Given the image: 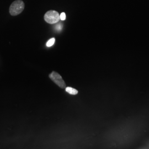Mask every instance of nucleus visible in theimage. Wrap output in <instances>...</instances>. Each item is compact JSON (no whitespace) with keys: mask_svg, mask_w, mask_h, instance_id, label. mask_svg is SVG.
Returning <instances> with one entry per match:
<instances>
[{"mask_svg":"<svg viewBox=\"0 0 149 149\" xmlns=\"http://www.w3.org/2000/svg\"><path fill=\"white\" fill-rule=\"evenodd\" d=\"M25 7V4L22 0H16L12 3L9 12L11 16H16L19 15L23 11Z\"/></svg>","mask_w":149,"mask_h":149,"instance_id":"nucleus-1","label":"nucleus"},{"mask_svg":"<svg viewBox=\"0 0 149 149\" xmlns=\"http://www.w3.org/2000/svg\"><path fill=\"white\" fill-rule=\"evenodd\" d=\"M44 18L45 21L51 24L59 22L60 19L59 12L55 10H50L46 12Z\"/></svg>","mask_w":149,"mask_h":149,"instance_id":"nucleus-2","label":"nucleus"},{"mask_svg":"<svg viewBox=\"0 0 149 149\" xmlns=\"http://www.w3.org/2000/svg\"><path fill=\"white\" fill-rule=\"evenodd\" d=\"M49 77L54 83H55L60 88L63 89L66 88V84L65 81L62 79L61 76L56 72L53 71L49 74Z\"/></svg>","mask_w":149,"mask_h":149,"instance_id":"nucleus-3","label":"nucleus"},{"mask_svg":"<svg viewBox=\"0 0 149 149\" xmlns=\"http://www.w3.org/2000/svg\"><path fill=\"white\" fill-rule=\"evenodd\" d=\"M65 90L68 93H69L70 95H77L78 93V92H79L77 90L73 88H71V87H66L65 88Z\"/></svg>","mask_w":149,"mask_h":149,"instance_id":"nucleus-4","label":"nucleus"},{"mask_svg":"<svg viewBox=\"0 0 149 149\" xmlns=\"http://www.w3.org/2000/svg\"><path fill=\"white\" fill-rule=\"evenodd\" d=\"M55 39L54 38H53L52 39H50V40H49L48 41V42L46 44V45L47 47H50L52 46H53L54 45V44L55 43Z\"/></svg>","mask_w":149,"mask_h":149,"instance_id":"nucleus-5","label":"nucleus"},{"mask_svg":"<svg viewBox=\"0 0 149 149\" xmlns=\"http://www.w3.org/2000/svg\"><path fill=\"white\" fill-rule=\"evenodd\" d=\"M60 19L61 21H65L66 19V15L64 12H63L61 13V15H60Z\"/></svg>","mask_w":149,"mask_h":149,"instance_id":"nucleus-6","label":"nucleus"},{"mask_svg":"<svg viewBox=\"0 0 149 149\" xmlns=\"http://www.w3.org/2000/svg\"><path fill=\"white\" fill-rule=\"evenodd\" d=\"M62 28H63V26H62V24H58L57 26H56V27H55L56 29V30H58V31H61V29H62Z\"/></svg>","mask_w":149,"mask_h":149,"instance_id":"nucleus-7","label":"nucleus"},{"mask_svg":"<svg viewBox=\"0 0 149 149\" xmlns=\"http://www.w3.org/2000/svg\"><path fill=\"white\" fill-rule=\"evenodd\" d=\"M144 147L145 148H149V141L145 145H144Z\"/></svg>","mask_w":149,"mask_h":149,"instance_id":"nucleus-8","label":"nucleus"}]
</instances>
